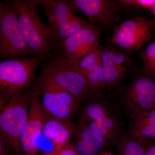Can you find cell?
<instances>
[{
    "label": "cell",
    "mask_w": 155,
    "mask_h": 155,
    "mask_svg": "<svg viewBox=\"0 0 155 155\" xmlns=\"http://www.w3.org/2000/svg\"><path fill=\"white\" fill-rule=\"evenodd\" d=\"M11 2L17 12L20 29L28 46L43 62L49 55L56 51L61 42L48 25H46L42 21L37 0Z\"/></svg>",
    "instance_id": "6da1fadb"
},
{
    "label": "cell",
    "mask_w": 155,
    "mask_h": 155,
    "mask_svg": "<svg viewBox=\"0 0 155 155\" xmlns=\"http://www.w3.org/2000/svg\"><path fill=\"white\" fill-rule=\"evenodd\" d=\"M42 64L40 79L66 91L79 101L90 95L91 91L85 76L67 59L63 51L53 52Z\"/></svg>",
    "instance_id": "7a4b0ae2"
},
{
    "label": "cell",
    "mask_w": 155,
    "mask_h": 155,
    "mask_svg": "<svg viewBox=\"0 0 155 155\" xmlns=\"http://www.w3.org/2000/svg\"><path fill=\"white\" fill-rule=\"evenodd\" d=\"M33 87L5 100H1V137L16 155H22L20 138L28 120Z\"/></svg>",
    "instance_id": "3957f363"
},
{
    "label": "cell",
    "mask_w": 155,
    "mask_h": 155,
    "mask_svg": "<svg viewBox=\"0 0 155 155\" xmlns=\"http://www.w3.org/2000/svg\"><path fill=\"white\" fill-rule=\"evenodd\" d=\"M43 63L40 57L15 58L0 63L1 100H5L34 86L37 69Z\"/></svg>",
    "instance_id": "277c9868"
},
{
    "label": "cell",
    "mask_w": 155,
    "mask_h": 155,
    "mask_svg": "<svg viewBox=\"0 0 155 155\" xmlns=\"http://www.w3.org/2000/svg\"><path fill=\"white\" fill-rule=\"evenodd\" d=\"M34 53L22 34L18 15L11 1L0 3V57L22 58Z\"/></svg>",
    "instance_id": "5b68a950"
},
{
    "label": "cell",
    "mask_w": 155,
    "mask_h": 155,
    "mask_svg": "<svg viewBox=\"0 0 155 155\" xmlns=\"http://www.w3.org/2000/svg\"><path fill=\"white\" fill-rule=\"evenodd\" d=\"M37 1L44 11L49 26L60 42L89 24L74 15L71 1Z\"/></svg>",
    "instance_id": "8992f818"
},
{
    "label": "cell",
    "mask_w": 155,
    "mask_h": 155,
    "mask_svg": "<svg viewBox=\"0 0 155 155\" xmlns=\"http://www.w3.org/2000/svg\"><path fill=\"white\" fill-rule=\"evenodd\" d=\"M154 29L152 20L143 16L134 17L116 27L111 41L125 51H138L153 38Z\"/></svg>",
    "instance_id": "52a82bcc"
},
{
    "label": "cell",
    "mask_w": 155,
    "mask_h": 155,
    "mask_svg": "<svg viewBox=\"0 0 155 155\" xmlns=\"http://www.w3.org/2000/svg\"><path fill=\"white\" fill-rule=\"evenodd\" d=\"M41 105L49 119L69 120L79 107V101L71 94L38 78L36 81Z\"/></svg>",
    "instance_id": "ba28073f"
},
{
    "label": "cell",
    "mask_w": 155,
    "mask_h": 155,
    "mask_svg": "<svg viewBox=\"0 0 155 155\" xmlns=\"http://www.w3.org/2000/svg\"><path fill=\"white\" fill-rule=\"evenodd\" d=\"M40 94L36 82L33 86V95L29 107L28 120L20 138L22 155H36L38 147L37 140L43 133L47 121L41 105Z\"/></svg>",
    "instance_id": "9c48e42d"
},
{
    "label": "cell",
    "mask_w": 155,
    "mask_h": 155,
    "mask_svg": "<svg viewBox=\"0 0 155 155\" xmlns=\"http://www.w3.org/2000/svg\"><path fill=\"white\" fill-rule=\"evenodd\" d=\"M123 101L130 115L155 108V81L147 75L135 78L127 87Z\"/></svg>",
    "instance_id": "30bf717a"
},
{
    "label": "cell",
    "mask_w": 155,
    "mask_h": 155,
    "mask_svg": "<svg viewBox=\"0 0 155 155\" xmlns=\"http://www.w3.org/2000/svg\"><path fill=\"white\" fill-rule=\"evenodd\" d=\"M102 31L89 23L61 43L65 55L76 65L87 55L99 47Z\"/></svg>",
    "instance_id": "8fae6325"
},
{
    "label": "cell",
    "mask_w": 155,
    "mask_h": 155,
    "mask_svg": "<svg viewBox=\"0 0 155 155\" xmlns=\"http://www.w3.org/2000/svg\"><path fill=\"white\" fill-rule=\"evenodd\" d=\"M73 8L83 13L88 23L101 31L110 27L116 17L117 6L110 0H73Z\"/></svg>",
    "instance_id": "7c38bea8"
},
{
    "label": "cell",
    "mask_w": 155,
    "mask_h": 155,
    "mask_svg": "<svg viewBox=\"0 0 155 155\" xmlns=\"http://www.w3.org/2000/svg\"><path fill=\"white\" fill-rule=\"evenodd\" d=\"M101 59L105 86H113L121 79L127 70L128 60L121 52L102 48Z\"/></svg>",
    "instance_id": "4fadbf2b"
},
{
    "label": "cell",
    "mask_w": 155,
    "mask_h": 155,
    "mask_svg": "<svg viewBox=\"0 0 155 155\" xmlns=\"http://www.w3.org/2000/svg\"><path fill=\"white\" fill-rule=\"evenodd\" d=\"M73 134L74 145L79 155H96L107 146V142L91 130L81 119Z\"/></svg>",
    "instance_id": "5bb4252c"
},
{
    "label": "cell",
    "mask_w": 155,
    "mask_h": 155,
    "mask_svg": "<svg viewBox=\"0 0 155 155\" xmlns=\"http://www.w3.org/2000/svg\"><path fill=\"white\" fill-rule=\"evenodd\" d=\"M74 128L69 120L49 119L45 124L43 134L52 143L55 150L63 148L69 143Z\"/></svg>",
    "instance_id": "9a60e30c"
},
{
    "label": "cell",
    "mask_w": 155,
    "mask_h": 155,
    "mask_svg": "<svg viewBox=\"0 0 155 155\" xmlns=\"http://www.w3.org/2000/svg\"><path fill=\"white\" fill-rule=\"evenodd\" d=\"M112 116H114L113 113L107 104L101 102H94L90 103L84 108L81 119L85 122L101 121Z\"/></svg>",
    "instance_id": "2e32d148"
},
{
    "label": "cell",
    "mask_w": 155,
    "mask_h": 155,
    "mask_svg": "<svg viewBox=\"0 0 155 155\" xmlns=\"http://www.w3.org/2000/svg\"><path fill=\"white\" fill-rule=\"evenodd\" d=\"M116 144L117 155H144V145L130 135H120Z\"/></svg>",
    "instance_id": "e0dca14e"
},
{
    "label": "cell",
    "mask_w": 155,
    "mask_h": 155,
    "mask_svg": "<svg viewBox=\"0 0 155 155\" xmlns=\"http://www.w3.org/2000/svg\"><path fill=\"white\" fill-rule=\"evenodd\" d=\"M130 135L145 145L148 142L155 140V127L132 122Z\"/></svg>",
    "instance_id": "ac0fdd59"
},
{
    "label": "cell",
    "mask_w": 155,
    "mask_h": 155,
    "mask_svg": "<svg viewBox=\"0 0 155 155\" xmlns=\"http://www.w3.org/2000/svg\"><path fill=\"white\" fill-rule=\"evenodd\" d=\"M101 53V48L98 47L82 58L76 65L85 77L89 72L102 64Z\"/></svg>",
    "instance_id": "d6986e66"
},
{
    "label": "cell",
    "mask_w": 155,
    "mask_h": 155,
    "mask_svg": "<svg viewBox=\"0 0 155 155\" xmlns=\"http://www.w3.org/2000/svg\"><path fill=\"white\" fill-rule=\"evenodd\" d=\"M140 55L143 61V70L146 75L155 77V41L148 45Z\"/></svg>",
    "instance_id": "ffe728a7"
},
{
    "label": "cell",
    "mask_w": 155,
    "mask_h": 155,
    "mask_svg": "<svg viewBox=\"0 0 155 155\" xmlns=\"http://www.w3.org/2000/svg\"><path fill=\"white\" fill-rule=\"evenodd\" d=\"M85 78L91 92H96L106 87L102 64L89 72Z\"/></svg>",
    "instance_id": "44dd1931"
},
{
    "label": "cell",
    "mask_w": 155,
    "mask_h": 155,
    "mask_svg": "<svg viewBox=\"0 0 155 155\" xmlns=\"http://www.w3.org/2000/svg\"><path fill=\"white\" fill-rule=\"evenodd\" d=\"M84 122L91 130L105 140L108 143H116L117 140L120 137H118L112 133L100 121H93Z\"/></svg>",
    "instance_id": "7402d4cb"
},
{
    "label": "cell",
    "mask_w": 155,
    "mask_h": 155,
    "mask_svg": "<svg viewBox=\"0 0 155 155\" xmlns=\"http://www.w3.org/2000/svg\"><path fill=\"white\" fill-rule=\"evenodd\" d=\"M133 123H141L155 127V108L130 115Z\"/></svg>",
    "instance_id": "603a6c76"
},
{
    "label": "cell",
    "mask_w": 155,
    "mask_h": 155,
    "mask_svg": "<svg viewBox=\"0 0 155 155\" xmlns=\"http://www.w3.org/2000/svg\"><path fill=\"white\" fill-rule=\"evenodd\" d=\"M154 0H120L119 3L122 5L137 8L147 9L151 11Z\"/></svg>",
    "instance_id": "cb8c5ba5"
},
{
    "label": "cell",
    "mask_w": 155,
    "mask_h": 155,
    "mask_svg": "<svg viewBox=\"0 0 155 155\" xmlns=\"http://www.w3.org/2000/svg\"><path fill=\"white\" fill-rule=\"evenodd\" d=\"M43 155H79L74 145L68 143L63 148L58 150H53L43 153Z\"/></svg>",
    "instance_id": "d4e9b609"
},
{
    "label": "cell",
    "mask_w": 155,
    "mask_h": 155,
    "mask_svg": "<svg viewBox=\"0 0 155 155\" xmlns=\"http://www.w3.org/2000/svg\"><path fill=\"white\" fill-rule=\"evenodd\" d=\"M144 155H155V143L145 148Z\"/></svg>",
    "instance_id": "484cf974"
},
{
    "label": "cell",
    "mask_w": 155,
    "mask_h": 155,
    "mask_svg": "<svg viewBox=\"0 0 155 155\" xmlns=\"http://www.w3.org/2000/svg\"><path fill=\"white\" fill-rule=\"evenodd\" d=\"M151 11L152 13L153 16V19L152 20L153 25L155 29V0H154V2Z\"/></svg>",
    "instance_id": "4316f807"
},
{
    "label": "cell",
    "mask_w": 155,
    "mask_h": 155,
    "mask_svg": "<svg viewBox=\"0 0 155 155\" xmlns=\"http://www.w3.org/2000/svg\"><path fill=\"white\" fill-rule=\"evenodd\" d=\"M98 155H114V154L110 152L109 151L104 152L102 153H101L100 154Z\"/></svg>",
    "instance_id": "83f0119b"
}]
</instances>
